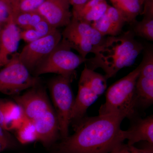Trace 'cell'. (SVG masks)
<instances>
[{
    "instance_id": "8fae6325",
    "label": "cell",
    "mask_w": 153,
    "mask_h": 153,
    "mask_svg": "<svg viewBox=\"0 0 153 153\" xmlns=\"http://www.w3.org/2000/svg\"><path fill=\"white\" fill-rule=\"evenodd\" d=\"M20 28L12 19L2 28L0 34V68L8 62L12 55L16 53L20 38Z\"/></svg>"
},
{
    "instance_id": "9a60e30c",
    "label": "cell",
    "mask_w": 153,
    "mask_h": 153,
    "mask_svg": "<svg viewBox=\"0 0 153 153\" xmlns=\"http://www.w3.org/2000/svg\"><path fill=\"white\" fill-rule=\"evenodd\" d=\"M99 97L94 90L79 79L78 93L72 109L71 122L73 121L76 122L84 117L88 108Z\"/></svg>"
},
{
    "instance_id": "30bf717a",
    "label": "cell",
    "mask_w": 153,
    "mask_h": 153,
    "mask_svg": "<svg viewBox=\"0 0 153 153\" xmlns=\"http://www.w3.org/2000/svg\"><path fill=\"white\" fill-rule=\"evenodd\" d=\"M68 0H45L37 11L55 29L66 27L71 22L72 13Z\"/></svg>"
},
{
    "instance_id": "2e32d148",
    "label": "cell",
    "mask_w": 153,
    "mask_h": 153,
    "mask_svg": "<svg viewBox=\"0 0 153 153\" xmlns=\"http://www.w3.org/2000/svg\"><path fill=\"white\" fill-rule=\"evenodd\" d=\"M125 140H128V145L141 141H146L153 143V116H149L144 119H139L133 124L128 129L123 131Z\"/></svg>"
},
{
    "instance_id": "836d02e7",
    "label": "cell",
    "mask_w": 153,
    "mask_h": 153,
    "mask_svg": "<svg viewBox=\"0 0 153 153\" xmlns=\"http://www.w3.org/2000/svg\"><path fill=\"white\" fill-rule=\"evenodd\" d=\"M1 149V147H0V150Z\"/></svg>"
},
{
    "instance_id": "52a82bcc",
    "label": "cell",
    "mask_w": 153,
    "mask_h": 153,
    "mask_svg": "<svg viewBox=\"0 0 153 153\" xmlns=\"http://www.w3.org/2000/svg\"><path fill=\"white\" fill-rule=\"evenodd\" d=\"M40 79L31 75L20 61L19 53L12 55L7 63L0 68V92L13 95L38 85Z\"/></svg>"
},
{
    "instance_id": "4fadbf2b",
    "label": "cell",
    "mask_w": 153,
    "mask_h": 153,
    "mask_svg": "<svg viewBox=\"0 0 153 153\" xmlns=\"http://www.w3.org/2000/svg\"><path fill=\"white\" fill-rule=\"evenodd\" d=\"M126 23L120 12L109 5L104 15L91 25L102 36H115L121 33Z\"/></svg>"
},
{
    "instance_id": "d4e9b609",
    "label": "cell",
    "mask_w": 153,
    "mask_h": 153,
    "mask_svg": "<svg viewBox=\"0 0 153 153\" xmlns=\"http://www.w3.org/2000/svg\"><path fill=\"white\" fill-rule=\"evenodd\" d=\"M108 153H153V149H139L133 145L121 143Z\"/></svg>"
},
{
    "instance_id": "6da1fadb",
    "label": "cell",
    "mask_w": 153,
    "mask_h": 153,
    "mask_svg": "<svg viewBox=\"0 0 153 153\" xmlns=\"http://www.w3.org/2000/svg\"><path fill=\"white\" fill-rule=\"evenodd\" d=\"M125 117L116 114L83 117L75 133L63 139L57 153H108L125 140L120 125Z\"/></svg>"
},
{
    "instance_id": "f1b7e54d",
    "label": "cell",
    "mask_w": 153,
    "mask_h": 153,
    "mask_svg": "<svg viewBox=\"0 0 153 153\" xmlns=\"http://www.w3.org/2000/svg\"><path fill=\"white\" fill-rule=\"evenodd\" d=\"M91 0H68L70 4L73 6V12L80 10Z\"/></svg>"
},
{
    "instance_id": "7c38bea8",
    "label": "cell",
    "mask_w": 153,
    "mask_h": 153,
    "mask_svg": "<svg viewBox=\"0 0 153 153\" xmlns=\"http://www.w3.org/2000/svg\"><path fill=\"white\" fill-rule=\"evenodd\" d=\"M32 121L36 128L37 140L45 146L55 141L60 132L57 116L53 108Z\"/></svg>"
},
{
    "instance_id": "f546056e",
    "label": "cell",
    "mask_w": 153,
    "mask_h": 153,
    "mask_svg": "<svg viewBox=\"0 0 153 153\" xmlns=\"http://www.w3.org/2000/svg\"><path fill=\"white\" fill-rule=\"evenodd\" d=\"M4 129L0 126V147L1 149L6 148L8 143L7 140L3 131Z\"/></svg>"
},
{
    "instance_id": "9c48e42d",
    "label": "cell",
    "mask_w": 153,
    "mask_h": 153,
    "mask_svg": "<svg viewBox=\"0 0 153 153\" xmlns=\"http://www.w3.org/2000/svg\"><path fill=\"white\" fill-rule=\"evenodd\" d=\"M38 85L31 88L27 91L15 99L23 110L25 117L31 121L53 108L45 90L38 87Z\"/></svg>"
},
{
    "instance_id": "7a4b0ae2",
    "label": "cell",
    "mask_w": 153,
    "mask_h": 153,
    "mask_svg": "<svg viewBox=\"0 0 153 153\" xmlns=\"http://www.w3.org/2000/svg\"><path fill=\"white\" fill-rule=\"evenodd\" d=\"M132 30L118 36H106L103 44L92 58L87 59L91 70L101 68L107 79L116 74L120 69L131 66L143 49L142 44L135 39Z\"/></svg>"
},
{
    "instance_id": "1f68e13d",
    "label": "cell",
    "mask_w": 153,
    "mask_h": 153,
    "mask_svg": "<svg viewBox=\"0 0 153 153\" xmlns=\"http://www.w3.org/2000/svg\"><path fill=\"white\" fill-rule=\"evenodd\" d=\"M1 28L0 27V34H1Z\"/></svg>"
},
{
    "instance_id": "4316f807",
    "label": "cell",
    "mask_w": 153,
    "mask_h": 153,
    "mask_svg": "<svg viewBox=\"0 0 153 153\" xmlns=\"http://www.w3.org/2000/svg\"><path fill=\"white\" fill-rule=\"evenodd\" d=\"M42 38L34 29L23 30L20 32L21 40L29 43Z\"/></svg>"
},
{
    "instance_id": "484cf974",
    "label": "cell",
    "mask_w": 153,
    "mask_h": 153,
    "mask_svg": "<svg viewBox=\"0 0 153 153\" xmlns=\"http://www.w3.org/2000/svg\"><path fill=\"white\" fill-rule=\"evenodd\" d=\"M33 29L36 30L41 37L49 35L53 30L56 29L52 27L50 24L44 19L38 23Z\"/></svg>"
},
{
    "instance_id": "3957f363",
    "label": "cell",
    "mask_w": 153,
    "mask_h": 153,
    "mask_svg": "<svg viewBox=\"0 0 153 153\" xmlns=\"http://www.w3.org/2000/svg\"><path fill=\"white\" fill-rule=\"evenodd\" d=\"M141 65L120 79L107 90L105 102L99 110V115L116 114L125 118H133L136 108L135 103L136 83Z\"/></svg>"
},
{
    "instance_id": "cb8c5ba5",
    "label": "cell",
    "mask_w": 153,
    "mask_h": 153,
    "mask_svg": "<svg viewBox=\"0 0 153 153\" xmlns=\"http://www.w3.org/2000/svg\"><path fill=\"white\" fill-rule=\"evenodd\" d=\"M13 19L10 2L8 0H0V27Z\"/></svg>"
},
{
    "instance_id": "ac0fdd59",
    "label": "cell",
    "mask_w": 153,
    "mask_h": 153,
    "mask_svg": "<svg viewBox=\"0 0 153 153\" xmlns=\"http://www.w3.org/2000/svg\"><path fill=\"white\" fill-rule=\"evenodd\" d=\"M112 6L123 16L126 23L133 24L141 14L145 0H109Z\"/></svg>"
},
{
    "instance_id": "ba28073f",
    "label": "cell",
    "mask_w": 153,
    "mask_h": 153,
    "mask_svg": "<svg viewBox=\"0 0 153 153\" xmlns=\"http://www.w3.org/2000/svg\"><path fill=\"white\" fill-rule=\"evenodd\" d=\"M62 39V34L55 29L49 35L28 43L19 53L20 61L29 70L34 72L43 60L54 50Z\"/></svg>"
},
{
    "instance_id": "44dd1931",
    "label": "cell",
    "mask_w": 153,
    "mask_h": 153,
    "mask_svg": "<svg viewBox=\"0 0 153 153\" xmlns=\"http://www.w3.org/2000/svg\"><path fill=\"white\" fill-rule=\"evenodd\" d=\"M44 18L37 10L19 13L14 17L13 21L18 27L26 30L33 29Z\"/></svg>"
},
{
    "instance_id": "7402d4cb",
    "label": "cell",
    "mask_w": 153,
    "mask_h": 153,
    "mask_svg": "<svg viewBox=\"0 0 153 153\" xmlns=\"http://www.w3.org/2000/svg\"><path fill=\"white\" fill-rule=\"evenodd\" d=\"M17 137L23 144L30 143L37 140V135L35 125L31 120L26 118L16 130Z\"/></svg>"
},
{
    "instance_id": "83f0119b",
    "label": "cell",
    "mask_w": 153,
    "mask_h": 153,
    "mask_svg": "<svg viewBox=\"0 0 153 153\" xmlns=\"http://www.w3.org/2000/svg\"><path fill=\"white\" fill-rule=\"evenodd\" d=\"M141 14L144 16L153 17V0H145Z\"/></svg>"
},
{
    "instance_id": "277c9868",
    "label": "cell",
    "mask_w": 153,
    "mask_h": 153,
    "mask_svg": "<svg viewBox=\"0 0 153 153\" xmlns=\"http://www.w3.org/2000/svg\"><path fill=\"white\" fill-rule=\"evenodd\" d=\"M74 76L58 75L50 80L49 88L57 116L59 132L63 139L68 136L74 99L71 86Z\"/></svg>"
},
{
    "instance_id": "ffe728a7",
    "label": "cell",
    "mask_w": 153,
    "mask_h": 153,
    "mask_svg": "<svg viewBox=\"0 0 153 153\" xmlns=\"http://www.w3.org/2000/svg\"><path fill=\"white\" fill-rule=\"evenodd\" d=\"M80 80L90 86L99 96L102 95L107 88L105 76L85 66L81 73Z\"/></svg>"
},
{
    "instance_id": "5b68a950",
    "label": "cell",
    "mask_w": 153,
    "mask_h": 153,
    "mask_svg": "<svg viewBox=\"0 0 153 153\" xmlns=\"http://www.w3.org/2000/svg\"><path fill=\"white\" fill-rule=\"evenodd\" d=\"M61 34L62 40L84 58L89 53L94 54L106 37L91 25L73 18Z\"/></svg>"
},
{
    "instance_id": "8992f818",
    "label": "cell",
    "mask_w": 153,
    "mask_h": 153,
    "mask_svg": "<svg viewBox=\"0 0 153 153\" xmlns=\"http://www.w3.org/2000/svg\"><path fill=\"white\" fill-rule=\"evenodd\" d=\"M71 51L65 41L61 39L54 50L45 58L34 71L35 76L48 73L74 76L77 67L87 61Z\"/></svg>"
},
{
    "instance_id": "e0dca14e",
    "label": "cell",
    "mask_w": 153,
    "mask_h": 153,
    "mask_svg": "<svg viewBox=\"0 0 153 153\" xmlns=\"http://www.w3.org/2000/svg\"><path fill=\"white\" fill-rule=\"evenodd\" d=\"M109 5L106 0H91L79 10L72 12V18L91 25L104 15Z\"/></svg>"
},
{
    "instance_id": "d6986e66",
    "label": "cell",
    "mask_w": 153,
    "mask_h": 153,
    "mask_svg": "<svg viewBox=\"0 0 153 153\" xmlns=\"http://www.w3.org/2000/svg\"><path fill=\"white\" fill-rule=\"evenodd\" d=\"M5 126L6 130H16L25 121V117L23 110L16 102L8 101L4 102Z\"/></svg>"
},
{
    "instance_id": "4dcf8cb0",
    "label": "cell",
    "mask_w": 153,
    "mask_h": 153,
    "mask_svg": "<svg viewBox=\"0 0 153 153\" xmlns=\"http://www.w3.org/2000/svg\"><path fill=\"white\" fill-rule=\"evenodd\" d=\"M4 102L0 101V126L4 129L5 126V117L4 105Z\"/></svg>"
},
{
    "instance_id": "603a6c76",
    "label": "cell",
    "mask_w": 153,
    "mask_h": 153,
    "mask_svg": "<svg viewBox=\"0 0 153 153\" xmlns=\"http://www.w3.org/2000/svg\"><path fill=\"white\" fill-rule=\"evenodd\" d=\"M133 32L135 36L153 41V17L144 16L140 22H134Z\"/></svg>"
},
{
    "instance_id": "d6a6232c",
    "label": "cell",
    "mask_w": 153,
    "mask_h": 153,
    "mask_svg": "<svg viewBox=\"0 0 153 153\" xmlns=\"http://www.w3.org/2000/svg\"><path fill=\"white\" fill-rule=\"evenodd\" d=\"M9 1H12V0H9Z\"/></svg>"
},
{
    "instance_id": "5bb4252c",
    "label": "cell",
    "mask_w": 153,
    "mask_h": 153,
    "mask_svg": "<svg viewBox=\"0 0 153 153\" xmlns=\"http://www.w3.org/2000/svg\"><path fill=\"white\" fill-rule=\"evenodd\" d=\"M136 108L148 107L153 102V71L141 68L135 89Z\"/></svg>"
}]
</instances>
